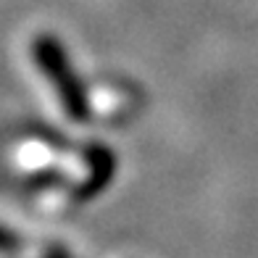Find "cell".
Here are the masks:
<instances>
[{
  "label": "cell",
  "mask_w": 258,
  "mask_h": 258,
  "mask_svg": "<svg viewBox=\"0 0 258 258\" xmlns=\"http://www.w3.org/2000/svg\"><path fill=\"white\" fill-rule=\"evenodd\" d=\"M32 55H34V63H37V69L42 72V77L48 79L50 87L55 90L63 111L72 116V119L85 121L90 116L87 90L82 85L79 74L74 72L72 58H69L61 40L53 37V34H37L32 42Z\"/></svg>",
  "instance_id": "1"
},
{
  "label": "cell",
  "mask_w": 258,
  "mask_h": 258,
  "mask_svg": "<svg viewBox=\"0 0 258 258\" xmlns=\"http://www.w3.org/2000/svg\"><path fill=\"white\" fill-rule=\"evenodd\" d=\"M16 248H19V237L11 229L0 227V250H3V253H14Z\"/></svg>",
  "instance_id": "2"
}]
</instances>
